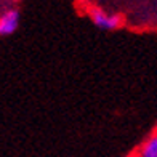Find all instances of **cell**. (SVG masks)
Instances as JSON below:
<instances>
[{
  "label": "cell",
  "instance_id": "obj_3",
  "mask_svg": "<svg viewBox=\"0 0 157 157\" xmlns=\"http://www.w3.org/2000/svg\"><path fill=\"white\" fill-rule=\"evenodd\" d=\"M135 157H157V130H154L149 136L141 143V146L133 154Z\"/></svg>",
  "mask_w": 157,
  "mask_h": 157
},
{
  "label": "cell",
  "instance_id": "obj_2",
  "mask_svg": "<svg viewBox=\"0 0 157 157\" xmlns=\"http://www.w3.org/2000/svg\"><path fill=\"white\" fill-rule=\"evenodd\" d=\"M19 10L15 6H6L0 13V35L5 37V35H11L18 29L19 26Z\"/></svg>",
  "mask_w": 157,
  "mask_h": 157
},
{
  "label": "cell",
  "instance_id": "obj_1",
  "mask_svg": "<svg viewBox=\"0 0 157 157\" xmlns=\"http://www.w3.org/2000/svg\"><path fill=\"white\" fill-rule=\"evenodd\" d=\"M88 16L91 19L98 29L101 31H116L122 26V16L117 15V13H109L103 8H98V6H91L88 10Z\"/></svg>",
  "mask_w": 157,
  "mask_h": 157
}]
</instances>
